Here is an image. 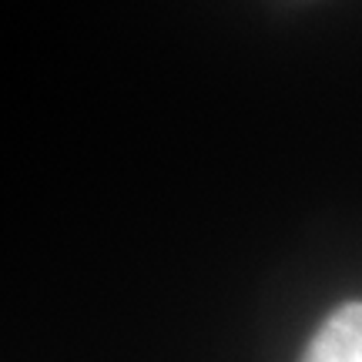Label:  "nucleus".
<instances>
[{"mask_svg":"<svg viewBox=\"0 0 362 362\" xmlns=\"http://www.w3.org/2000/svg\"><path fill=\"white\" fill-rule=\"evenodd\" d=\"M302 362H362V305H339L312 336Z\"/></svg>","mask_w":362,"mask_h":362,"instance_id":"1","label":"nucleus"}]
</instances>
